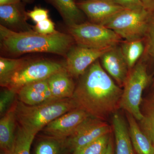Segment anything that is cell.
<instances>
[{"instance_id": "obj_1", "label": "cell", "mask_w": 154, "mask_h": 154, "mask_svg": "<svg viewBox=\"0 0 154 154\" xmlns=\"http://www.w3.org/2000/svg\"><path fill=\"white\" fill-rule=\"evenodd\" d=\"M122 91L98 60L80 77L72 98L77 108L105 121L120 109Z\"/></svg>"}, {"instance_id": "obj_2", "label": "cell", "mask_w": 154, "mask_h": 154, "mask_svg": "<svg viewBox=\"0 0 154 154\" xmlns=\"http://www.w3.org/2000/svg\"><path fill=\"white\" fill-rule=\"evenodd\" d=\"M75 43L69 34L59 31L41 34L34 30L16 32L0 25L1 54L14 58L30 53H48L65 57Z\"/></svg>"}, {"instance_id": "obj_3", "label": "cell", "mask_w": 154, "mask_h": 154, "mask_svg": "<svg viewBox=\"0 0 154 154\" xmlns=\"http://www.w3.org/2000/svg\"><path fill=\"white\" fill-rule=\"evenodd\" d=\"M77 108L72 98L55 100L30 106L17 101L16 114L19 125L36 134L56 119Z\"/></svg>"}, {"instance_id": "obj_4", "label": "cell", "mask_w": 154, "mask_h": 154, "mask_svg": "<svg viewBox=\"0 0 154 154\" xmlns=\"http://www.w3.org/2000/svg\"><path fill=\"white\" fill-rule=\"evenodd\" d=\"M146 61L141 58L130 70L123 88L119 107L140 121L143 115L141 106L144 90L152 81L147 71Z\"/></svg>"}, {"instance_id": "obj_5", "label": "cell", "mask_w": 154, "mask_h": 154, "mask_svg": "<svg viewBox=\"0 0 154 154\" xmlns=\"http://www.w3.org/2000/svg\"><path fill=\"white\" fill-rule=\"evenodd\" d=\"M68 27V33L78 45L102 49L116 46L122 38L113 30L104 25L90 22L75 24Z\"/></svg>"}, {"instance_id": "obj_6", "label": "cell", "mask_w": 154, "mask_h": 154, "mask_svg": "<svg viewBox=\"0 0 154 154\" xmlns=\"http://www.w3.org/2000/svg\"><path fill=\"white\" fill-rule=\"evenodd\" d=\"M65 68V63L48 59L30 60L25 63L12 75L5 88L18 91L23 86L47 79L51 75Z\"/></svg>"}, {"instance_id": "obj_7", "label": "cell", "mask_w": 154, "mask_h": 154, "mask_svg": "<svg viewBox=\"0 0 154 154\" xmlns=\"http://www.w3.org/2000/svg\"><path fill=\"white\" fill-rule=\"evenodd\" d=\"M150 13L145 9H125L114 15L103 25L125 40L143 38Z\"/></svg>"}, {"instance_id": "obj_8", "label": "cell", "mask_w": 154, "mask_h": 154, "mask_svg": "<svg viewBox=\"0 0 154 154\" xmlns=\"http://www.w3.org/2000/svg\"><path fill=\"white\" fill-rule=\"evenodd\" d=\"M111 127L104 120L89 116L64 140L66 149L72 153L105 134L111 133Z\"/></svg>"}, {"instance_id": "obj_9", "label": "cell", "mask_w": 154, "mask_h": 154, "mask_svg": "<svg viewBox=\"0 0 154 154\" xmlns=\"http://www.w3.org/2000/svg\"><path fill=\"white\" fill-rule=\"evenodd\" d=\"M112 47L96 49L74 45L65 57V68L72 78L80 77L90 66Z\"/></svg>"}, {"instance_id": "obj_10", "label": "cell", "mask_w": 154, "mask_h": 154, "mask_svg": "<svg viewBox=\"0 0 154 154\" xmlns=\"http://www.w3.org/2000/svg\"><path fill=\"white\" fill-rule=\"evenodd\" d=\"M90 116L85 110L76 108L50 122L42 131L47 137L64 140Z\"/></svg>"}, {"instance_id": "obj_11", "label": "cell", "mask_w": 154, "mask_h": 154, "mask_svg": "<svg viewBox=\"0 0 154 154\" xmlns=\"http://www.w3.org/2000/svg\"><path fill=\"white\" fill-rule=\"evenodd\" d=\"M76 3L89 22L102 25L125 9L113 0H82Z\"/></svg>"}, {"instance_id": "obj_12", "label": "cell", "mask_w": 154, "mask_h": 154, "mask_svg": "<svg viewBox=\"0 0 154 154\" xmlns=\"http://www.w3.org/2000/svg\"><path fill=\"white\" fill-rule=\"evenodd\" d=\"M23 2L0 5V25L16 32L33 30V27L28 24L27 11Z\"/></svg>"}, {"instance_id": "obj_13", "label": "cell", "mask_w": 154, "mask_h": 154, "mask_svg": "<svg viewBox=\"0 0 154 154\" xmlns=\"http://www.w3.org/2000/svg\"><path fill=\"white\" fill-rule=\"evenodd\" d=\"M99 59L105 71L120 88H123L129 70L120 46L117 45L111 48Z\"/></svg>"}, {"instance_id": "obj_14", "label": "cell", "mask_w": 154, "mask_h": 154, "mask_svg": "<svg viewBox=\"0 0 154 154\" xmlns=\"http://www.w3.org/2000/svg\"><path fill=\"white\" fill-rule=\"evenodd\" d=\"M18 100L33 106L54 101L47 79L27 84L17 91Z\"/></svg>"}, {"instance_id": "obj_15", "label": "cell", "mask_w": 154, "mask_h": 154, "mask_svg": "<svg viewBox=\"0 0 154 154\" xmlns=\"http://www.w3.org/2000/svg\"><path fill=\"white\" fill-rule=\"evenodd\" d=\"M72 78L65 68L51 75L47 79L54 100L72 98L76 86Z\"/></svg>"}, {"instance_id": "obj_16", "label": "cell", "mask_w": 154, "mask_h": 154, "mask_svg": "<svg viewBox=\"0 0 154 154\" xmlns=\"http://www.w3.org/2000/svg\"><path fill=\"white\" fill-rule=\"evenodd\" d=\"M16 102L0 119V147L2 152L12 154L16 137Z\"/></svg>"}, {"instance_id": "obj_17", "label": "cell", "mask_w": 154, "mask_h": 154, "mask_svg": "<svg viewBox=\"0 0 154 154\" xmlns=\"http://www.w3.org/2000/svg\"><path fill=\"white\" fill-rule=\"evenodd\" d=\"M115 140V154H134L129 131L124 118L117 112L112 117Z\"/></svg>"}, {"instance_id": "obj_18", "label": "cell", "mask_w": 154, "mask_h": 154, "mask_svg": "<svg viewBox=\"0 0 154 154\" xmlns=\"http://www.w3.org/2000/svg\"><path fill=\"white\" fill-rule=\"evenodd\" d=\"M130 137L133 147L137 154H153L154 146L151 140L143 131L136 119L126 113Z\"/></svg>"}, {"instance_id": "obj_19", "label": "cell", "mask_w": 154, "mask_h": 154, "mask_svg": "<svg viewBox=\"0 0 154 154\" xmlns=\"http://www.w3.org/2000/svg\"><path fill=\"white\" fill-rule=\"evenodd\" d=\"M53 6L68 27L82 23L84 14L74 0H45Z\"/></svg>"}, {"instance_id": "obj_20", "label": "cell", "mask_w": 154, "mask_h": 154, "mask_svg": "<svg viewBox=\"0 0 154 154\" xmlns=\"http://www.w3.org/2000/svg\"><path fill=\"white\" fill-rule=\"evenodd\" d=\"M120 48L129 70L141 58L145 50L143 38L122 41Z\"/></svg>"}, {"instance_id": "obj_21", "label": "cell", "mask_w": 154, "mask_h": 154, "mask_svg": "<svg viewBox=\"0 0 154 154\" xmlns=\"http://www.w3.org/2000/svg\"><path fill=\"white\" fill-rule=\"evenodd\" d=\"M141 109L143 118L140 121V126L154 144V95L145 100Z\"/></svg>"}, {"instance_id": "obj_22", "label": "cell", "mask_w": 154, "mask_h": 154, "mask_svg": "<svg viewBox=\"0 0 154 154\" xmlns=\"http://www.w3.org/2000/svg\"><path fill=\"white\" fill-rule=\"evenodd\" d=\"M27 58H25L0 57V85L5 88L12 75L14 74Z\"/></svg>"}, {"instance_id": "obj_23", "label": "cell", "mask_w": 154, "mask_h": 154, "mask_svg": "<svg viewBox=\"0 0 154 154\" xmlns=\"http://www.w3.org/2000/svg\"><path fill=\"white\" fill-rule=\"evenodd\" d=\"M36 134L18 125L12 154H30V149Z\"/></svg>"}, {"instance_id": "obj_24", "label": "cell", "mask_w": 154, "mask_h": 154, "mask_svg": "<svg viewBox=\"0 0 154 154\" xmlns=\"http://www.w3.org/2000/svg\"><path fill=\"white\" fill-rule=\"evenodd\" d=\"M143 38L145 50L142 58L154 61V11L150 13Z\"/></svg>"}, {"instance_id": "obj_25", "label": "cell", "mask_w": 154, "mask_h": 154, "mask_svg": "<svg viewBox=\"0 0 154 154\" xmlns=\"http://www.w3.org/2000/svg\"><path fill=\"white\" fill-rule=\"evenodd\" d=\"M65 149L64 140L47 137L38 143L35 154H61Z\"/></svg>"}, {"instance_id": "obj_26", "label": "cell", "mask_w": 154, "mask_h": 154, "mask_svg": "<svg viewBox=\"0 0 154 154\" xmlns=\"http://www.w3.org/2000/svg\"><path fill=\"white\" fill-rule=\"evenodd\" d=\"M110 134L99 137L93 142L74 152L72 154H105L111 136Z\"/></svg>"}, {"instance_id": "obj_27", "label": "cell", "mask_w": 154, "mask_h": 154, "mask_svg": "<svg viewBox=\"0 0 154 154\" xmlns=\"http://www.w3.org/2000/svg\"><path fill=\"white\" fill-rule=\"evenodd\" d=\"M0 94V115L5 114L14 105V100L17 95V91L13 89L5 88Z\"/></svg>"}, {"instance_id": "obj_28", "label": "cell", "mask_w": 154, "mask_h": 154, "mask_svg": "<svg viewBox=\"0 0 154 154\" xmlns=\"http://www.w3.org/2000/svg\"><path fill=\"white\" fill-rule=\"evenodd\" d=\"M33 30L41 34H50L55 33V25L53 22L49 18L36 23L33 26Z\"/></svg>"}, {"instance_id": "obj_29", "label": "cell", "mask_w": 154, "mask_h": 154, "mask_svg": "<svg viewBox=\"0 0 154 154\" xmlns=\"http://www.w3.org/2000/svg\"><path fill=\"white\" fill-rule=\"evenodd\" d=\"M28 18L37 23L49 18V11L46 9L35 7L31 11H27Z\"/></svg>"}, {"instance_id": "obj_30", "label": "cell", "mask_w": 154, "mask_h": 154, "mask_svg": "<svg viewBox=\"0 0 154 154\" xmlns=\"http://www.w3.org/2000/svg\"><path fill=\"white\" fill-rule=\"evenodd\" d=\"M114 2L125 9L140 10L144 9L140 0H113Z\"/></svg>"}, {"instance_id": "obj_31", "label": "cell", "mask_w": 154, "mask_h": 154, "mask_svg": "<svg viewBox=\"0 0 154 154\" xmlns=\"http://www.w3.org/2000/svg\"><path fill=\"white\" fill-rule=\"evenodd\" d=\"M144 8L149 13L154 11V0H140Z\"/></svg>"}, {"instance_id": "obj_32", "label": "cell", "mask_w": 154, "mask_h": 154, "mask_svg": "<svg viewBox=\"0 0 154 154\" xmlns=\"http://www.w3.org/2000/svg\"><path fill=\"white\" fill-rule=\"evenodd\" d=\"M104 154H114L113 141L111 136H110L108 145H107V149H106Z\"/></svg>"}, {"instance_id": "obj_33", "label": "cell", "mask_w": 154, "mask_h": 154, "mask_svg": "<svg viewBox=\"0 0 154 154\" xmlns=\"http://www.w3.org/2000/svg\"><path fill=\"white\" fill-rule=\"evenodd\" d=\"M23 1V0H0V5L17 4Z\"/></svg>"}, {"instance_id": "obj_34", "label": "cell", "mask_w": 154, "mask_h": 154, "mask_svg": "<svg viewBox=\"0 0 154 154\" xmlns=\"http://www.w3.org/2000/svg\"><path fill=\"white\" fill-rule=\"evenodd\" d=\"M33 1H34V0H23V2H24V3H25V4H26V3L31 4V3L33 2Z\"/></svg>"}, {"instance_id": "obj_35", "label": "cell", "mask_w": 154, "mask_h": 154, "mask_svg": "<svg viewBox=\"0 0 154 154\" xmlns=\"http://www.w3.org/2000/svg\"><path fill=\"white\" fill-rule=\"evenodd\" d=\"M2 154H12L10 153L5 152H2Z\"/></svg>"}, {"instance_id": "obj_36", "label": "cell", "mask_w": 154, "mask_h": 154, "mask_svg": "<svg viewBox=\"0 0 154 154\" xmlns=\"http://www.w3.org/2000/svg\"><path fill=\"white\" fill-rule=\"evenodd\" d=\"M153 86V87L154 88V79H153V85H152Z\"/></svg>"}, {"instance_id": "obj_37", "label": "cell", "mask_w": 154, "mask_h": 154, "mask_svg": "<svg viewBox=\"0 0 154 154\" xmlns=\"http://www.w3.org/2000/svg\"><path fill=\"white\" fill-rule=\"evenodd\" d=\"M153 145H154V144H153Z\"/></svg>"}]
</instances>
